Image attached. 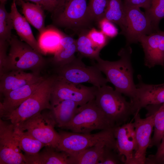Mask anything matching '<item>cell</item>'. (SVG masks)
Returning a JSON list of instances; mask_svg holds the SVG:
<instances>
[{"instance_id":"obj_40","label":"cell","mask_w":164,"mask_h":164,"mask_svg":"<svg viewBox=\"0 0 164 164\" xmlns=\"http://www.w3.org/2000/svg\"><path fill=\"white\" fill-rule=\"evenodd\" d=\"M20 1L32 2L35 3L39 4L41 5L42 4V0H16V2H17Z\"/></svg>"},{"instance_id":"obj_18","label":"cell","mask_w":164,"mask_h":164,"mask_svg":"<svg viewBox=\"0 0 164 164\" xmlns=\"http://www.w3.org/2000/svg\"><path fill=\"white\" fill-rule=\"evenodd\" d=\"M39 74L26 73L23 70H13L0 77V92L3 94L26 85L43 79Z\"/></svg>"},{"instance_id":"obj_29","label":"cell","mask_w":164,"mask_h":164,"mask_svg":"<svg viewBox=\"0 0 164 164\" xmlns=\"http://www.w3.org/2000/svg\"><path fill=\"white\" fill-rule=\"evenodd\" d=\"M85 31H83L76 40L77 51L82 56L95 60L99 57L101 50L95 46L87 36Z\"/></svg>"},{"instance_id":"obj_41","label":"cell","mask_w":164,"mask_h":164,"mask_svg":"<svg viewBox=\"0 0 164 164\" xmlns=\"http://www.w3.org/2000/svg\"><path fill=\"white\" fill-rule=\"evenodd\" d=\"M61 0H54L55 5V8L58 4L61 2Z\"/></svg>"},{"instance_id":"obj_15","label":"cell","mask_w":164,"mask_h":164,"mask_svg":"<svg viewBox=\"0 0 164 164\" xmlns=\"http://www.w3.org/2000/svg\"><path fill=\"white\" fill-rule=\"evenodd\" d=\"M116 149L125 159V164H134V156L137 150L133 122L125 123L115 127L113 130Z\"/></svg>"},{"instance_id":"obj_21","label":"cell","mask_w":164,"mask_h":164,"mask_svg":"<svg viewBox=\"0 0 164 164\" xmlns=\"http://www.w3.org/2000/svg\"><path fill=\"white\" fill-rule=\"evenodd\" d=\"M76 40L64 34L60 41V47L55 53L50 61L55 68L68 64L76 58Z\"/></svg>"},{"instance_id":"obj_37","label":"cell","mask_w":164,"mask_h":164,"mask_svg":"<svg viewBox=\"0 0 164 164\" xmlns=\"http://www.w3.org/2000/svg\"><path fill=\"white\" fill-rule=\"evenodd\" d=\"M157 148L155 155H150L146 158L145 164H161V161L164 156V136Z\"/></svg>"},{"instance_id":"obj_26","label":"cell","mask_w":164,"mask_h":164,"mask_svg":"<svg viewBox=\"0 0 164 164\" xmlns=\"http://www.w3.org/2000/svg\"><path fill=\"white\" fill-rule=\"evenodd\" d=\"M13 134L19 148L27 155H34L39 152L45 145L31 135L14 125Z\"/></svg>"},{"instance_id":"obj_1","label":"cell","mask_w":164,"mask_h":164,"mask_svg":"<svg viewBox=\"0 0 164 164\" xmlns=\"http://www.w3.org/2000/svg\"><path fill=\"white\" fill-rule=\"evenodd\" d=\"M122 48L118 53L119 60L114 61L104 60L100 56L94 64L106 77L108 82L115 90L128 97L130 101L135 97L137 91L134 82L133 70L131 62V48L129 46Z\"/></svg>"},{"instance_id":"obj_42","label":"cell","mask_w":164,"mask_h":164,"mask_svg":"<svg viewBox=\"0 0 164 164\" xmlns=\"http://www.w3.org/2000/svg\"><path fill=\"white\" fill-rule=\"evenodd\" d=\"M8 0H0V3H5Z\"/></svg>"},{"instance_id":"obj_3","label":"cell","mask_w":164,"mask_h":164,"mask_svg":"<svg viewBox=\"0 0 164 164\" xmlns=\"http://www.w3.org/2000/svg\"><path fill=\"white\" fill-rule=\"evenodd\" d=\"M51 13L54 25L75 31L85 30L93 22L87 0H62Z\"/></svg>"},{"instance_id":"obj_39","label":"cell","mask_w":164,"mask_h":164,"mask_svg":"<svg viewBox=\"0 0 164 164\" xmlns=\"http://www.w3.org/2000/svg\"><path fill=\"white\" fill-rule=\"evenodd\" d=\"M41 5L44 10L51 13L55 8L54 0H42Z\"/></svg>"},{"instance_id":"obj_25","label":"cell","mask_w":164,"mask_h":164,"mask_svg":"<svg viewBox=\"0 0 164 164\" xmlns=\"http://www.w3.org/2000/svg\"><path fill=\"white\" fill-rule=\"evenodd\" d=\"M118 25L121 33L124 35L126 29L125 9L122 0H107L104 17Z\"/></svg>"},{"instance_id":"obj_32","label":"cell","mask_w":164,"mask_h":164,"mask_svg":"<svg viewBox=\"0 0 164 164\" xmlns=\"http://www.w3.org/2000/svg\"><path fill=\"white\" fill-rule=\"evenodd\" d=\"M116 149L105 146L100 158L98 164H125V159Z\"/></svg>"},{"instance_id":"obj_6","label":"cell","mask_w":164,"mask_h":164,"mask_svg":"<svg viewBox=\"0 0 164 164\" xmlns=\"http://www.w3.org/2000/svg\"><path fill=\"white\" fill-rule=\"evenodd\" d=\"M97 105L94 99L79 106L70 122L63 128L72 132L90 133L95 130H109L115 127Z\"/></svg>"},{"instance_id":"obj_16","label":"cell","mask_w":164,"mask_h":164,"mask_svg":"<svg viewBox=\"0 0 164 164\" xmlns=\"http://www.w3.org/2000/svg\"><path fill=\"white\" fill-rule=\"evenodd\" d=\"M138 83L136 85V93L132 103L135 113L149 105L164 103V83L150 84L143 83L140 75L138 76Z\"/></svg>"},{"instance_id":"obj_8","label":"cell","mask_w":164,"mask_h":164,"mask_svg":"<svg viewBox=\"0 0 164 164\" xmlns=\"http://www.w3.org/2000/svg\"><path fill=\"white\" fill-rule=\"evenodd\" d=\"M56 125V122L50 110L48 112H39L15 125L46 146L56 149L60 136L55 129Z\"/></svg>"},{"instance_id":"obj_10","label":"cell","mask_w":164,"mask_h":164,"mask_svg":"<svg viewBox=\"0 0 164 164\" xmlns=\"http://www.w3.org/2000/svg\"><path fill=\"white\" fill-rule=\"evenodd\" d=\"M56 77L51 92L52 108L65 100L73 101L81 106L95 98L97 87L73 84Z\"/></svg>"},{"instance_id":"obj_36","label":"cell","mask_w":164,"mask_h":164,"mask_svg":"<svg viewBox=\"0 0 164 164\" xmlns=\"http://www.w3.org/2000/svg\"><path fill=\"white\" fill-rule=\"evenodd\" d=\"M9 43L0 40V77L7 72L8 54L7 52Z\"/></svg>"},{"instance_id":"obj_14","label":"cell","mask_w":164,"mask_h":164,"mask_svg":"<svg viewBox=\"0 0 164 164\" xmlns=\"http://www.w3.org/2000/svg\"><path fill=\"white\" fill-rule=\"evenodd\" d=\"M145 53V64L151 68L164 67V31L159 30L142 36L139 40Z\"/></svg>"},{"instance_id":"obj_33","label":"cell","mask_w":164,"mask_h":164,"mask_svg":"<svg viewBox=\"0 0 164 164\" xmlns=\"http://www.w3.org/2000/svg\"><path fill=\"white\" fill-rule=\"evenodd\" d=\"M107 0H89L88 12L93 22H98L104 17Z\"/></svg>"},{"instance_id":"obj_34","label":"cell","mask_w":164,"mask_h":164,"mask_svg":"<svg viewBox=\"0 0 164 164\" xmlns=\"http://www.w3.org/2000/svg\"><path fill=\"white\" fill-rule=\"evenodd\" d=\"M87 36L94 45L101 50L107 44L108 37L101 31L93 28L87 33Z\"/></svg>"},{"instance_id":"obj_35","label":"cell","mask_w":164,"mask_h":164,"mask_svg":"<svg viewBox=\"0 0 164 164\" xmlns=\"http://www.w3.org/2000/svg\"><path fill=\"white\" fill-rule=\"evenodd\" d=\"M101 31L108 38H112L118 33V30L113 23L105 18L97 22Z\"/></svg>"},{"instance_id":"obj_22","label":"cell","mask_w":164,"mask_h":164,"mask_svg":"<svg viewBox=\"0 0 164 164\" xmlns=\"http://www.w3.org/2000/svg\"><path fill=\"white\" fill-rule=\"evenodd\" d=\"M16 3L21 6L22 13L29 23L37 29L39 35L42 34L46 29L44 10L42 5L23 1Z\"/></svg>"},{"instance_id":"obj_24","label":"cell","mask_w":164,"mask_h":164,"mask_svg":"<svg viewBox=\"0 0 164 164\" xmlns=\"http://www.w3.org/2000/svg\"><path fill=\"white\" fill-rule=\"evenodd\" d=\"M79 105L71 100L63 101L52 108L56 125L63 128L69 123L76 114Z\"/></svg>"},{"instance_id":"obj_43","label":"cell","mask_w":164,"mask_h":164,"mask_svg":"<svg viewBox=\"0 0 164 164\" xmlns=\"http://www.w3.org/2000/svg\"><path fill=\"white\" fill-rule=\"evenodd\" d=\"M161 164H164V156L161 159Z\"/></svg>"},{"instance_id":"obj_31","label":"cell","mask_w":164,"mask_h":164,"mask_svg":"<svg viewBox=\"0 0 164 164\" xmlns=\"http://www.w3.org/2000/svg\"><path fill=\"white\" fill-rule=\"evenodd\" d=\"M145 12L154 29L159 30V23L164 18V0H150V6Z\"/></svg>"},{"instance_id":"obj_12","label":"cell","mask_w":164,"mask_h":164,"mask_svg":"<svg viewBox=\"0 0 164 164\" xmlns=\"http://www.w3.org/2000/svg\"><path fill=\"white\" fill-rule=\"evenodd\" d=\"M14 125L8 124L0 119V164H26L24 155L14 137Z\"/></svg>"},{"instance_id":"obj_4","label":"cell","mask_w":164,"mask_h":164,"mask_svg":"<svg viewBox=\"0 0 164 164\" xmlns=\"http://www.w3.org/2000/svg\"><path fill=\"white\" fill-rule=\"evenodd\" d=\"M55 75L45 78L35 92L6 117L14 125L19 124L43 110H51L52 87Z\"/></svg>"},{"instance_id":"obj_28","label":"cell","mask_w":164,"mask_h":164,"mask_svg":"<svg viewBox=\"0 0 164 164\" xmlns=\"http://www.w3.org/2000/svg\"><path fill=\"white\" fill-rule=\"evenodd\" d=\"M105 146L111 147L105 143H100L70 155L72 164H98Z\"/></svg>"},{"instance_id":"obj_9","label":"cell","mask_w":164,"mask_h":164,"mask_svg":"<svg viewBox=\"0 0 164 164\" xmlns=\"http://www.w3.org/2000/svg\"><path fill=\"white\" fill-rule=\"evenodd\" d=\"M56 77L75 84L88 83L98 88L106 85L108 82L101 72L94 65H86L80 56L70 63L55 68Z\"/></svg>"},{"instance_id":"obj_19","label":"cell","mask_w":164,"mask_h":164,"mask_svg":"<svg viewBox=\"0 0 164 164\" xmlns=\"http://www.w3.org/2000/svg\"><path fill=\"white\" fill-rule=\"evenodd\" d=\"M16 0H13L11 6L10 13L14 29L20 40L27 43L38 53L44 54L38 42L35 38L29 22L24 16L19 12Z\"/></svg>"},{"instance_id":"obj_20","label":"cell","mask_w":164,"mask_h":164,"mask_svg":"<svg viewBox=\"0 0 164 164\" xmlns=\"http://www.w3.org/2000/svg\"><path fill=\"white\" fill-rule=\"evenodd\" d=\"M40 152L24 155L26 164H72L70 155L63 151L45 146Z\"/></svg>"},{"instance_id":"obj_38","label":"cell","mask_w":164,"mask_h":164,"mask_svg":"<svg viewBox=\"0 0 164 164\" xmlns=\"http://www.w3.org/2000/svg\"><path fill=\"white\" fill-rule=\"evenodd\" d=\"M123 2L125 6L142 8L146 10L150 6V0H123Z\"/></svg>"},{"instance_id":"obj_27","label":"cell","mask_w":164,"mask_h":164,"mask_svg":"<svg viewBox=\"0 0 164 164\" xmlns=\"http://www.w3.org/2000/svg\"><path fill=\"white\" fill-rule=\"evenodd\" d=\"M63 35L62 32L53 27H47L40 35L38 41L39 46L44 54L48 52L55 53L60 47V41Z\"/></svg>"},{"instance_id":"obj_11","label":"cell","mask_w":164,"mask_h":164,"mask_svg":"<svg viewBox=\"0 0 164 164\" xmlns=\"http://www.w3.org/2000/svg\"><path fill=\"white\" fill-rule=\"evenodd\" d=\"M124 5L126 23L124 36L126 38L127 46L139 42L142 36L157 31L145 12L142 11L140 8Z\"/></svg>"},{"instance_id":"obj_2","label":"cell","mask_w":164,"mask_h":164,"mask_svg":"<svg viewBox=\"0 0 164 164\" xmlns=\"http://www.w3.org/2000/svg\"><path fill=\"white\" fill-rule=\"evenodd\" d=\"M94 99L98 107L115 127L125 123L134 114L132 102L106 84L97 88Z\"/></svg>"},{"instance_id":"obj_17","label":"cell","mask_w":164,"mask_h":164,"mask_svg":"<svg viewBox=\"0 0 164 164\" xmlns=\"http://www.w3.org/2000/svg\"><path fill=\"white\" fill-rule=\"evenodd\" d=\"M45 78L3 94V101L0 104L1 117H6L16 109L35 92Z\"/></svg>"},{"instance_id":"obj_5","label":"cell","mask_w":164,"mask_h":164,"mask_svg":"<svg viewBox=\"0 0 164 164\" xmlns=\"http://www.w3.org/2000/svg\"><path fill=\"white\" fill-rule=\"evenodd\" d=\"M9 44L7 72L13 70H31L39 74L46 63L43 54L14 35H12Z\"/></svg>"},{"instance_id":"obj_13","label":"cell","mask_w":164,"mask_h":164,"mask_svg":"<svg viewBox=\"0 0 164 164\" xmlns=\"http://www.w3.org/2000/svg\"><path fill=\"white\" fill-rule=\"evenodd\" d=\"M145 118L141 117L139 112L134 115L133 122L137 150L134 156V164H144L147 149L150 145L154 129L153 116L146 114Z\"/></svg>"},{"instance_id":"obj_30","label":"cell","mask_w":164,"mask_h":164,"mask_svg":"<svg viewBox=\"0 0 164 164\" xmlns=\"http://www.w3.org/2000/svg\"><path fill=\"white\" fill-rule=\"evenodd\" d=\"M5 4H0V40L9 43L12 35V30L14 27L10 13L7 11Z\"/></svg>"},{"instance_id":"obj_7","label":"cell","mask_w":164,"mask_h":164,"mask_svg":"<svg viewBox=\"0 0 164 164\" xmlns=\"http://www.w3.org/2000/svg\"><path fill=\"white\" fill-rule=\"evenodd\" d=\"M113 129L93 134L60 131V139L56 150L72 155L100 143L116 149Z\"/></svg>"},{"instance_id":"obj_23","label":"cell","mask_w":164,"mask_h":164,"mask_svg":"<svg viewBox=\"0 0 164 164\" xmlns=\"http://www.w3.org/2000/svg\"><path fill=\"white\" fill-rule=\"evenodd\" d=\"M147 114L153 116L154 133L149 148L158 147L164 136V103L146 106Z\"/></svg>"}]
</instances>
